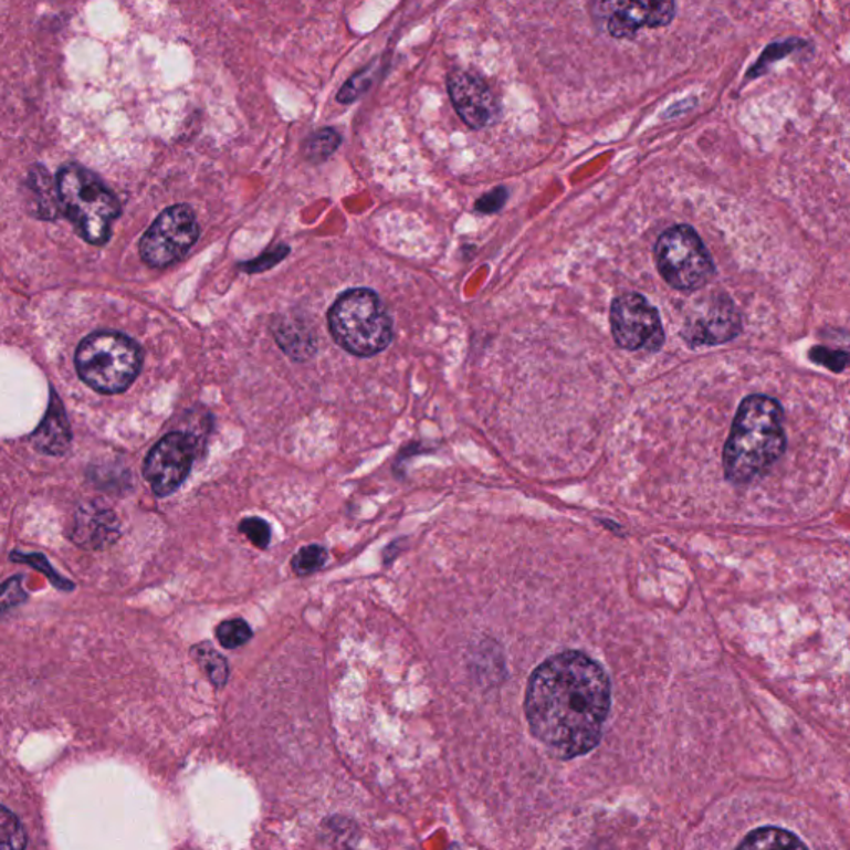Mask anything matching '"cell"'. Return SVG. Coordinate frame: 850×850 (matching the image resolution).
<instances>
[{"mask_svg": "<svg viewBox=\"0 0 850 850\" xmlns=\"http://www.w3.org/2000/svg\"><path fill=\"white\" fill-rule=\"evenodd\" d=\"M611 707L604 668L581 651L545 660L528 680L525 716L534 736L562 759L598 746Z\"/></svg>", "mask_w": 850, "mask_h": 850, "instance_id": "cell-1", "label": "cell"}, {"mask_svg": "<svg viewBox=\"0 0 850 850\" xmlns=\"http://www.w3.org/2000/svg\"><path fill=\"white\" fill-rule=\"evenodd\" d=\"M786 431L780 403L753 393L741 402L723 452L724 474L743 485L766 474L786 452Z\"/></svg>", "mask_w": 850, "mask_h": 850, "instance_id": "cell-2", "label": "cell"}, {"mask_svg": "<svg viewBox=\"0 0 850 850\" xmlns=\"http://www.w3.org/2000/svg\"><path fill=\"white\" fill-rule=\"evenodd\" d=\"M327 319L336 343L354 356H374L392 340V319L380 297L366 287L340 294Z\"/></svg>", "mask_w": 850, "mask_h": 850, "instance_id": "cell-3", "label": "cell"}, {"mask_svg": "<svg viewBox=\"0 0 850 850\" xmlns=\"http://www.w3.org/2000/svg\"><path fill=\"white\" fill-rule=\"evenodd\" d=\"M57 191L65 214L87 243L101 246L111 240L112 224L120 214V203L97 175L69 165L59 171Z\"/></svg>", "mask_w": 850, "mask_h": 850, "instance_id": "cell-4", "label": "cell"}, {"mask_svg": "<svg viewBox=\"0 0 850 850\" xmlns=\"http://www.w3.org/2000/svg\"><path fill=\"white\" fill-rule=\"evenodd\" d=\"M78 376L92 389L124 392L141 369L137 343L120 333H97L84 339L75 356Z\"/></svg>", "mask_w": 850, "mask_h": 850, "instance_id": "cell-5", "label": "cell"}, {"mask_svg": "<svg viewBox=\"0 0 850 850\" xmlns=\"http://www.w3.org/2000/svg\"><path fill=\"white\" fill-rule=\"evenodd\" d=\"M654 260L663 280L684 293L706 286L716 273L710 251L688 224H676L658 238Z\"/></svg>", "mask_w": 850, "mask_h": 850, "instance_id": "cell-6", "label": "cell"}, {"mask_svg": "<svg viewBox=\"0 0 850 850\" xmlns=\"http://www.w3.org/2000/svg\"><path fill=\"white\" fill-rule=\"evenodd\" d=\"M200 237L193 210L187 204L167 208L141 238L140 254L151 267L181 260Z\"/></svg>", "mask_w": 850, "mask_h": 850, "instance_id": "cell-7", "label": "cell"}, {"mask_svg": "<svg viewBox=\"0 0 850 850\" xmlns=\"http://www.w3.org/2000/svg\"><path fill=\"white\" fill-rule=\"evenodd\" d=\"M611 333L627 350H660L664 344L663 324L657 307L637 293L618 296L611 304Z\"/></svg>", "mask_w": 850, "mask_h": 850, "instance_id": "cell-8", "label": "cell"}, {"mask_svg": "<svg viewBox=\"0 0 850 850\" xmlns=\"http://www.w3.org/2000/svg\"><path fill=\"white\" fill-rule=\"evenodd\" d=\"M197 458V442L190 436L171 432L148 454L144 475L158 497H167L180 489Z\"/></svg>", "mask_w": 850, "mask_h": 850, "instance_id": "cell-9", "label": "cell"}, {"mask_svg": "<svg viewBox=\"0 0 850 850\" xmlns=\"http://www.w3.org/2000/svg\"><path fill=\"white\" fill-rule=\"evenodd\" d=\"M597 14L611 38H633L643 29L664 28L676 11V0H595Z\"/></svg>", "mask_w": 850, "mask_h": 850, "instance_id": "cell-10", "label": "cell"}, {"mask_svg": "<svg viewBox=\"0 0 850 850\" xmlns=\"http://www.w3.org/2000/svg\"><path fill=\"white\" fill-rule=\"evenodd\" d=\"M743 329L739 313L727 296L710 297L688 316L683 337L691 347L716 346L734 339Z\"/></svg>", "mask_w": 850, "mask_h": 850, "instance_id": "cell-11", "label": "cell"}, {"mask_svg": "<svg viewBox=\"0 0 850 850\" xmlns=\"http://www.w3.org/2000/svg\"><path fill=\"white\" fill-rule=\"evenodd\" d=\"M449 95L459 117L471 128L481 130L497 117V102L489 85L479 75L455 71L449 75Z\"/></svg>", "mask_w": 850, "mask_h": 850, "instance_id": "cell-12", "label": "cell"}, {"mask_svg": "<svg viewBox=\"0 0 850 850\" xmlns=\"http://www.w3.org/2000/svg\"><path fill=\"white\" fill-rule=\"evenodd\" d=\"M120 537V524L117 515L97 502L81 505L75 512L69 538L77 547L87 550H104Z\"/></svg>", "mask_w": 850, "mask_h": 850, "instance_id": "cell-13", "label": "cell"}, {"mask_svg": "<svg viewBox=\"0 0 850 850\" xmlns=\"http://www.w3.org/2000/svg\"><path fill=\"white\" fill-rule=\"evenodd\" d=\"M72 434L64 407L55 393H52L45 419L32 436L35 449L42 454L64 455L71 448Z\"/></svg>", "mask_w": 850, "mask_h": 850, "instance_id": "cell-14", "label": "cell"}, {"mask_svg": "<svg viewBox=\"0 0 850 850\" xmlns=\"http://www.w3.org/2000/svg\"><path fill=\"white\" fill-rule=\"evenodd\" d=\"M274 334H276L277 344L293 359H309L314 350H316V340H314L309 327L301 323V321L294 319V317L280 319V324L274 327Z\"/></svg>", "mask_w": 850, "mask_h": 850, "instance_id": "cell-15", "label": "cell"}, {"mask_svg": "<svg viewBox=\"0 0 850 850\" xmlns=\"http://www.w3.org/2000/svg\"><path fill=\"white\" fill-rule=\"evenodd\" d=\"M739 849H806V843L794 836L789 830L779 829V827H760L747 833L746 839L739 843Z\"/></svg>", "mask_w": 850, "mask_h": 850, "instance_id": "cell-16", "label": "cell"}, {"mask_svg": "<svg viewBox=\"0 0 850 850\" xmlns=\"http://www.w3.org/2000/svg\"><path fill=\"white\" fill-rule=\"evenodd\" d=\"M195 660L198 661L204 673L210 678L214 688L221 690L227 686L228 678H230V664H228L227 658L223 654L218 653L214 650L213 644L203 641V643L195 644L191 648Z\"/></svg>", "mask_w": 850, "mask_h": 850, "instance_id": "cell-17", "label": "cell"}, {"mask_svg": "<svg viewBox=\"0 0 850 850\" xmlns=\"http://www.w3.org/2000/svg\"><path fill=\"white\" fill-rule=\"evenodd\" d=\"M0 846L4 849L22 850L28 846V833L12 810L2 807L0 810Z\"/></svg>", "mask_w": 850, "mask_h": 850, "instance_id": "cell-18", "label": "cell"}, {"mask_svg": "<svg viewBox=\"0 0 850 850\" xmlns=\"http://www.w3.org/2000/svg\"><path fill=\"white\" fill-rule=\"evenodd\" d=\"M217 638L221 647L227 648V650H238L253 638V630L246 621L234 618V620L218 625Z\"/></svg>", "mask_w": 850, "mask_h": 850, "instance_id": "cell-19", "label": "cell"}, {"mask_svg": "<svg viewBox=\"0 0 850 850\" xmlns=\"http://www.w3.org/2000/svg\"><path fill=\"white\" fill-rule=\"evenodd\" d=\"M339 144L340 137L336 130L326 128V130L317 132L306 141V157L311 161H316V164L317 161H324L337 150Z\"/></svg>", "mask_w": 850, "mask_h": 850, "instance_id": "cell-20", "label": "cell"}, {"mask_svg": "<svg viewBox=\"0 0 850 850\" xmlns=\"http://www.w3.org/2000/svg\"><path fill=\"white\" fill-rule=\"evenodd\" d=\"M326 548L321 547V545H309V547L301 548V550L294 555L293 562H291V568H293L294 574L303 577V575L314 574V571L323 568L324 565H326Z\"/></svg>", "mask_w": 850, "mask_h": 850, "instance_id": "cell-21", "label": "cell"}, {"mask_svg": "<svg viewBox=\"0 0 850 850\" xmlns=\"http://www.w3.org/2000/svg\"><path fill=\"white\" fill-rule=\"evenodd\" d=\"M11 560L22 562V564L32 565V567L39 568V570L44 571V574L48 575L49 580H51L52 584H54V587L61 588V590L67 591L74 588V584H71V581L65 580L64 577H61V575H59L57 571H55L54 568L51 567V565H49L48 558H45L44 555H41V554L24 555V554H21V552H12Z\"/></svg>", "mask_w": 850, "mask_h": 850, "instance_id": "cell-22", "label": "cell"}, {"mask_svg": "<svg viewBox=\"0 0 850 850\" xmlns=\"http://www.w3.org/2000/svg\"><path fill=\"white\" fill-rule=\"evenodd\" d=\"M240 532L258 548H267L271 542V528L263 518L248 517L240 524Z\"/></svg>", "mask_w": 850, "mask_h": 850, "instance_id": "cell-23", "label": "cell"}, {"mask_svg": "<svg viewBox=\"0 0 850 850\" xmlns=\"http://www.w3.org/2000/svg\"><path fill=\"white\" fill-rule=\"evenodd\" d=\"M810 359H812L814 363L822 364V366L836 370V372H842L846 367L850 366L849 353L830 350L827 349V347H814V349L810 350Z\"/></svg>", "mask_w": 850, "mask_h": 850, "instance_id": "cell-24", "label": "cell"}, {"mask_svg": "<svg viewBox=\"0 0 850 850\" xmlns=\"http://www.w3.org/2000/svg\"><path fill=\"white\" fill-rule=\"evenodd\" d=\"M28 594L21 585V577L9 578L2 585V595H0V604H2V611L8 613L11 608L19 607L28 600Z\"/></svg>", "mask_w": 850, "mask_h": 850, "instance_id": "cell-25", "label": "cell"}, {"mask_svg": "<svg viewBox=\"0 0 850 850\" xmlns=\"http://www.w3.org/2000/svg\"><path fill=\"white\" fill-rule=\"evenodd\" d=\"M507 198L508 193L505 188H495V190H492L491 193L484 195V197H482L481 200L475 203V210H478L479 213L484 214L497 213V211L504 207Z\"/></svg>", "mask_w": 850, "mask_h": 850, "instance_id": "cell-26", "label": "cell"}, {"mask_svg": "<svg viewBox=\"0 0 850 850\" xmlns=\"http://www.w3.org/2000/svg\"><path fill=\"white\" fill-rule=\"evenodd\" d=\"M370 82H372V77H370L369 71H364L363 74L356 75V77L350 78V81L347 82L346 85H344L343 91H340L339 101L340 102L356 101V98L359 97V95L363 94V92L366 91L367 87H369Z\"/></svg>", "mask_w": 850, "mask_h": 850, "instance_id": "cell-27", "label": "cell"}, {"mask_svg": "<svg viewBox=\"0 0 850 850\" xmlns=\"http://www.w3.org/2000/svg\"><path fill=\"white\" fill-rule=\"evenodd\" d=\"M287 253H290V250H287L284 244H280V246L267 251V254H263V256L258 258V260L251 261L250 264H244V267H246L250 273H260V271L267 270V267L280 263Z\"/></svg>", "mask_w": 850, "mask_h": 850, "instance_id": "cell-28", "label": "cell"}]
</instances>
